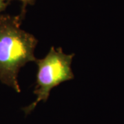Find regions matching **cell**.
<instances>
[{
    "label": "cell",
    "mask_w": 124,
    "mask_h": 124,
    "mask_svg": "<svg viewBox=\"0 0 124 124\" xmlns=\"http://www.w3.org/2000/svg\"><path fill=\"white\" fill-rule=\"evenodd\" d=\"M24 15V12L17 16L0 15V81L18 93V73L27 63L35 62L37 44L35 37L20 27Z\"/></svg>",
    "instance_id": "1"
},
{
    "label": "cell",
    "mask_w": 124,
    "mask_h": 124,
    "mask_svg": "<svg viewBox=\"0 0 124 124\" xmlns=\"http://www.w3.org/2000/svg\"><path fill=\"white\" fill-rule=\"evenodd\" d=\"M73 57L74 54H67L61 48L52 47L44 58L36 59L35 62L38 66V71L34 93L37 99L23 109L26 115L31 113L39 101H46L52 89L64 81L74 79L71 68Z\"/></svg>",
    "instance_id": "2"
},
{
    "label": "cell",
    "mask_w": 124,
    "mask_h": 124,
    "mask_svg": "<svg viewBox=\"0 0 124 124\" xmlns=\"http://www.w3.org/2000/svg\"><path fill=\"white\" fill-rule=\"evenodd\" d=\"M8 1H10L11 0H8ZM19 1L22 2L23 9L22 12H24V13H25V9H26V7L27 5H33L35 4V0H19Z\"/></svg>",
    "instance_id": "3"
},
{
    "label": "cell",
    "mask_w": 124,
    "mask_h": 124,
    "mask_svg": "<svg viewBox=\"0 0 124 124\" xmlns=\"http://www.w3.org/2000/svg\"><path fill=\"white\" fill-rule=\"evenodd\" d=\"M9 2L8 0H0V13L4 10L7 6L8 5Z\"/></svg>",
    "instance_id": "4"
}]
</instances>
